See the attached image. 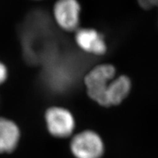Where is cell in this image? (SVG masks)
<instances>
[{
	"label": "cell",
	"instance_id": "1",
	"mask_svg": "<svg viewBox=\"0 0 158 158\" xmlns=\"http://www.w3.org/2000/svg\"><path fill=\"white\" fill-rule=\"evenodd\" d=\"M116 70L111 64H100L92 69L84 78L89 96L100 106H107L106 94Z\"/></svg>",
	"mask_w": 158,
	"mask_h": 158
},
{
	"label": "cell",
	"instance_id": "2",
	"mask_svg": "<svg viewBox=\"0 0 158 158\" xmlns=\"http://www.w3.org/2000/svg\"><path fill=\"white\" fill-rule=\"evenodd\" d=\"M70 149L76 158H100L103 154L104 145L98 134L86 130L73 138Z\"/></svg>",
	"mask_w": 158,
	"mask_h": 158
},
{
	"label": "cell",
	"instance_id": "3",
	"mask_svg": "<svg viewBox=\"0 0 158 158\" xmlns=\"http://www.w3.org/2000/svg\"><path fill=\"white\" fill-rule=\"evenodd\" d=\"M47 127L52 135L65 138L70 135L75 129V119L68 110L61 107H52L45 113Z\"/></svg>",
	"mask_w": 158,
	"mask_h": 158
},
{
	"label": "cell",
	"instance_id": "4",
	"mask_svg": "<svg viewBox=\"0 0 158 158\" xmlns=\"http://www.w3.org/2000/svg\"><path fill=\"white\" fill-rule=\"evenodd\" d=\"M81 5L78 0H57L54 7V16L62 29L72 31L80 23Z\"/></svg>",
	"mask_w": 158,
	"mask_h": 158
},
{
	"label": "cell",
	"instance_id": "5",
	"mask_svg": "<svg viewBox=\"0 0 158 158\" xmlns=\"http://www.w3.org/2000/svg\"><path fill=\"white\" fill-rule=\"evenodd\" d=\"M76 42L80 48L91 54H104L107 49L102 35L93 29H81L77 30Z\"/></svg>",
	"mask_w": 158,
	"mask_h": 158
},
{
	"label": "cell",
	"instance_id": "6",
	"mask_svg": "<svg viewBox=\"0 0 158 158\" xmlns=\"http://www.w3.org/2000/svg\"><path fill=\"white\" fill-rule=\"evenodd\" d=\"M20 137L19 127L14 122L0 117V153L10 152L16 147Z\"/></svg>",
	"mask_w": 158,
	"mask_h": 158
},
{
	"label": "cell",
	"instance_id": "7",
	"mask_svg": "<svg viewBox=\"0 0 158 158\" xmlns=\"http://www.w3.org/2000/svg\"><path fill=\"white\" fill-rule=\"evenodd\" d=\"M131 89L130 78L125 76H120L114 78L108 86L106 94L107 106H116L123 101L129 94Z\"/></svg>",
	"mask_w": 158,
	"mask_h": 158
},
{
	"label": "cell",
	"instance_id": "8",
	"mask_svg": "<svg viewBox=\"0 0 158 158\" xmlns=\"http://www.w3.org/2000/svg\"><path fill=\"white\" fill-rule=\"evenodd\" d=\"M140 6L145 10H149L154 7H158V0H138Z\"/></svg>",
	"mask_w": 158,
	"mask_h": 158
},
{
	"label": "cell",
	"instance_id": "9",
	"mask_svg": "<svg viewBox=\"0 0 158 158\" xmlns=\"http://www.w3.org/2000/svg\"><path fill=\"white\" fill-rule=\"evenodd\" d=\"M7 77V70L5 64L0 62V84L5 81Z\"/></svg>",
	"mask_w": 158,
	"mask_h": 158
}]
</instances>
